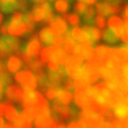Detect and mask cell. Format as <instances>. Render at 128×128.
Instances as JSON below:
<instances>
[{"label":"cell","instance_id":"1","mask_svg":"<svg viewBox=\"0 0 128 128\" xmlns=\"http://www.w3.org/2000/svg\"><path fill=\"white\" fill-rule=\"evenodd\" d=\"M15 80L18 83H20V87H22L23 91H32L38 86L37 79H36V76L33 75V72L29 68L19 72H15Z\"/></svg>","mask_w":128,"mask_h":128},{"label":"cell","instance_id":"2","mask_svg":"<svg viewBox=\"0 0 128 128\" xmlns=\"http://www.w3.org/2000/svg\"><path fill=\"white\" fill-rule=\"evenodd\" d=\"M20 48H22V49L25 50V53L27 54V56H30L32 59H36V57L40 54L41 49H42L41 48V41L37 38V34H36V33H32L29 40L26 41V44L22 45Z\"/></svg>","mask_w":128,"mask_h":128},{"label":"cell","instance_id":"3","mask_svg":"<svg viewBox=\"0 0 128 128\" xmlns=\"http://www.w3.org/2000/svg\"><path fill=\"white\" fill-rule=\"evenodd\" d=\"M6 96V104L7 105H12L14 102L19 104L23 100V90L18 84H8L4 91Z\"/></svg>","mask_w":128,"mask_h":128},{"label":"cell","instance_id":"4","mask_svg":"<svg viewBox=\"0 0 128 128\" xmlns=\"http://www.w3.org/2000/svg\"><path fill=\"white\" fill-rule=\"evenodd\" d=\"M8 34L14 37H23L27 36V29L23 20H8Z\"/></svg>","mask_w":128,"mask_h":128},{"label":"cell","instance_id":"5","mask_svg":"<svg viewBox=\"0 0 128 128\" xmlns=\"http://www.w3.org/2000/svg\"><path fill=\"white\" fill-rule=\"evenodd\" d=\"M49 27L52 29V32L54 34H64V33L68 30V25H67V20L63 19L62 16H56L53 19V22L49 25Z\"/></svg>","mask_w":128,"mask_h":128},{"label":"cell","instance_id":"6","mask_svg":"<svg viewBox=\"0 0 128 128\" xmlns=\"http://www.w3.org/2000/svg\"><path fill=\"white\" fill-rule=\"evenodd\" d=\"M82 29H83L84 32L89 34L91 45H96L97 42L101 40V30H100L98 27H96V26H93V25H89V23H84V25L82 26Z\"/></svg>","mask_w":128,"mask_h":128},{"label":"cell","instance_id":"7","mask_svg":"<svg viewBox=\"0 0 128 128\" xmlns=\"http://www.w3.org/2000/svg\"><path fill=\"white\" fill-rule=\"evenodd\" d=\"M3 40H4L6 42V46H7L8 52H12V53H15V52H18L20 49V46H22V44H20V40L19 37H14V36H2Z\"/></svg>","mask_w":128,"mask_h":128},{"label":"cell","instance_id":"8","mask_svg":"<svg viewBox=\"0 0 128 128\" xmlns=\"http://www.w3.org/2000/svg\"><path fill=\"white\" fill-rule=\"evenodd\" d=\"M6 66H7V71L10 74H15L22 68V60L16 54H10L7 62H6Z\"/></svg>","mask_w":128,"mask_h":128},{"label":"cell","instance_id":"9","mask_svg":"<svg viewBox=\"0 0 128 128\" xmlns=\"http://www.w3.org/2000/svg\"><path fill=\"white\" fill-rule=\"evenodd\" d=\"M40 41L45 45H53V40H54V33L52 32V29L49 26H44L38 33Z\"/></svg>","mask_w":128,"mask_h":128},{"label":"cell","instance_id":"10","mask_svg":"<svg viewBox=\"0 0 128 128\" xmlns=\"http://www.w3.org/2000/svg\"><path fill=\"white\" fill-rule=\"evenodd\" d=\"M71 37L74 38L75 42H90V37L82 27L79 26H74V29L71 30ZM91 44V42H90Z\"/></svg>","mask_w":128,"mask_h":128},{"label":"cell","instance_id":"11","mask_svg":"<svg viewBox=\"0 0 128 128\" xmlns=\"http://www.w3.org/2000/svg\"><path fill=\"white\" fill-rule=\"evenodd\" d=\"M90 101H91V98L86 94V91L76 90V93H75V105L76 106L83 108V109H87L89 105H90Z\"/></svg>","mask_w":128,"mask_h":128},{"label":"cell","instance_id":"12","mask_svg":"<svg viewBox=\"0 0 128 128\" xmlns=\"http://www.w3.org/2000/svg\"><path fill=\"white\" fill-rule=\"evenodd\" d=\"M67 57H68V53L63 49V48H53L52 50V56H50V62H54V63H59L60 66H64Z\"/></svg>","mask_w":128,"mask_h":128},{"label":"cell","instance_id":"13","mask_svg":"<svg viewBox=\"0 0 128 128\" xmlns=\"http://www.w3.org/2000/svg\"><path fill=\"white\" fill-rule=\"evenodd\" d=\"M64 42H63V49L67 52V53H74V49H75V45H76V42L74 41V38L71 37V33L67 30L66 33H64Z\"/></svg>","mask_w":128,"mask_h":128},{"label":"cell","instance_id":"14","mask_svg":"<svg viewBox=\"0 0 128 128\" xmlns=\"http://www.w3.org/2000/svg\"><path fill=\"white\" fill-rule=\"evenodd\" d=\"M56 100L62 104V105H70V102L72 101V93L68 90L59 89L56 93Z\"/></svg>","mask_w":128,"mask_h":128},{"label":"cell","instance_id":"15","mask_svg":"<svg viewBox=\"0 0 128 128\" xmlns=\"http://www.w3.org/2000/svg\"><path fill=\"white\" fill-rule=\"evenodd\" d=\"M96 12L102 16H110L112 15V6L104 2H97L96 3Z\"/></svg>","mask_w":128,"mask_h":128},{"label":"cell","instance_id":"16","mask_svg":"<svg viewBox=\"0 0 128 128\" xmlns=\"http://www.w3.org/2000/svg\"><path fill=\"white\" fill-rule=\"evenodd\" d=\"M53 11L59 14H66L70 10V2L68 0H54L53 2Z\"/></svg>","mask_w":128,"mask_h":128},{"label":"cell","instance_id":"17","mask_svg":"<svg viewBox=\"0 0 128 128\" xmlns=\"http://www.w3.org/2000/svg\"><path fill=\"white\" fill-rule=\"evenodd\" d=\"M15 2L16 0H0V11L11 15L15 11Z\"/></svg>","mask_w":128,"mask_h":128},{"label":"cell","instance_id":"18","mask_svg":"<svg viewBox=\"0 0 128 128\" xmlns=\"http://www.w3.org/2000/svg\"><path fill=\"white\" fill-rule=\"evenodd\" d=\"M101 36H102V40L106 42V44H116V42L118 41V37L114 34V32L112 29H105L104 32L101 33Z\"/></svg>","mask_w":128,"mask_h":128},{"label":"cell","instance_id":"19","mask_svg":"<svg viewBox=\"0 0 128 128\" xmlns=\"http://www.w3.org/2000/svg\"><path fill=\"white\" fill-rule=\"evenodd\" d=\"M106 25L109 26V29H112L113 32H116L117 29L123 27V19H121L118 15H110L108 19V23Z\"/></svg>","mask_w":128,"mask_h":128},{"label":"cell","instance_id":"20","mask_svg":"<svg viewBox=\"0 0 128 128\" xmlns=\"http://www.w3.org/2000/svg\"><path fill=\"white\" fill-rule=\"evenodd\" d=\"M62 18H63V19H66L67 23H70L71 26H79V25H80V16H79V14H76V12L62 14Z\"/></svg>","mask_w":128,"mask_h":128},{"label":"cell","instance_id":"21","mask_svg":"<svg viewBox=\"0 0 128 128\" xmlns=\"http://www.w3.org/2000/svg\"><path fill=\"white\" fill-rule=\"evenodd\" d=\"M4 114H6V117H7V120L11 121V123H14V121L18 118V116H19V113H18V110H16V108H15V106H12V105H7V104H6Z\"/></svg>","mask_w":128,"mask_h":128},{"label":"cell","instance_id":"22","mask_svg":"<svg viewBox=\"0 0 128 128\" xmlns=\"http://www.w3.org/2000/svg\"><path fill=\"white\" fill-rule=\"evenodd\" d=\"M83 15V20L84 23H89V25H93V20H94V16H96V8L94 7H86V10H84V12L82 14Z\"/></svg>","mask_w":128,"mask_h":128},{"label":"cell","instance_id":"23","mask_svg":"<svg viewBox=\"0 0 128 128\" xmlns=\"http://www.w3.org/2000/svg\"><path fill=\"white\" fill-rule=\"evenodd\" d=\"M15 127L18 128H33L32 127V120H29L27 117H25L23 114H19L18 116V118L14 121Z\"/></svg>","mask_w":128,"mask_h":128},{"label":"cell","instance_id":"24","mask_svg":"<svg viewBox=\"0 0 128 128\" xmlns=\"http://www.w3.org/2000/svg\"><path fill=\"white\" fill-rule=\"evenodd\" d=\"M114 114L117 118H126L128 116V105H126V104H118V105H116Z\"/></svg>","mask_w":128,"mask_h":128},{"label":"cell","instance_id":"25","mask_svg":"<svg viewBox=\"0 0 128 128\" xmlns=\"http://www.w3.org/2000/svg\"><path fill=\"white\" fill-rule=\"evenodd\" d=\"M54 46H52V45H46V46L44 48V49H41L40 52V54H41V62L42 63H49L50 62V56H52V50H53Z\"/></svg>","mask_w":128,"mask_h":128},{"label":"cell","instance_id":"26","mask_svg":"<svg viewBox=\"0 0 128 128\" xmlns=\"http://www.w3.org/2000/svg\"><path fill=\"white\" fill-rule=\"evenodd\" d=\"M27 68L30 70L32 72H38L41 71L42 68H44V63L41 62V60H37V59H32V62H30L29 64H27Z\"/></svg>","mask_w":128,"mask_h":128},{"label":"cell","instance_id":"27","mask_svg":"<svg viewBox=\"0 0 128 128\" xmlns=\"http://www.w3.org/2000/svg\"><path fill=\"white\" fill-rule=\"evenodd\" d=\"M29 6H30V0H16L15 2V10L25 12V11H27Z\"/></svg>","mask_w":128,"mask_h":128},{"label":"cell","instance_id":"28","mask_svg":"<svg viewBox=\"0 0 128 128\" xmlns=\"http://www.w3.org/2000/svg\"><path fill=\"white\" fill-rule=\"evenodd\" d=\"M94 26L98 27L100 30L101 29H105L106 27V20H105V16H102V15H96L94 16V20H93Z\"/></svg>","mask_w":128,"mask_h":128},{"label":"cell","instance_id":"29","mask_svg":"<svg viewBox=\"0 0 128 128\" xmlns=\"http://www.w3.org/2000/svg\"><path fill=\"white\" fill-rule=\"evenodd\" d=\"M86 7H87V4L86 3H83L82 0H78V2H75V4H74V11L76 14H83L84 12V10H86Z\"/></svg>","mask_w":128,"mask_h":128},{"label":"cell","instance_id":"30","mask_svg":"<svg viewBox=\"0 0 128 128\" xmlns=\"http://www.w3.org/2000/svg\"><path fill=\"white\" fill-rule=\"evenodd\" d=\"M64 42V36L62 34H54V40H53V46L56 48H62Z\"/></svg>","mask_w":128,"mask_h":128},{"label":"cell","instance_id":"31","mask_svg":"<svg viewBox=\"0 0 128 128\" xmlns=\"http://www.w3.org/2000/svg\"><path fill=\"white\" fill-rule=\"evenodd\" d=\"M45 96H46V98L48 100H54L56 98V93H57V90L56 89H52V87H49V89H45Z\"/></svg>","mask_w":128,"mask_h":128},{"label":"cell","instance_id":"32","mask_svg":"<svg viewBox=\"0 0 128 128\" xmlns=\"http://www.w3.org/2000/svg\"><path fill=\"white\" fill-rule=\"evenodd\" d=\"M59 67H60L59 63L49 62V63H48V66H46V71H57V70H59Z\"/></svg>","mask_w":128,"mask_h":128},{"label":"cell","instance_id":"33","mask_svg":"<svg viewBox=\"0 0 128 128\" xmlns=\"http://www.w3.org/2000/svg\"><path fill=\"white\" fill-rule=\"evenodd\" d=\"M0 34L2 36H7L8 34V22L0 25Z\"/></svg>","mask_w":128,"mask_h":128},{"label":"cell","instance_id":"34","mask_svg":"<svg viewBox=\"0 0 128 128\" xmlns=\"http://www.w3.org/2000/svg\"><path fill=\"white\" fill-rule=\"evenodd\" d=\"M101 2L108 3V4H110V6H121L124 0H101Z\"/></svg>","mask_w":128,"mask_h":128},{"label":"cell","instance_id":"35","mask_svg":"<svg viewBox=\"0 0 128 128\" xmlns=\"http://www.w3.org/2000/svg\"><path fill=\"white\" fill-rule=\"evenodd\" d=\"M4 110H6V102H0V116L4 114Z\"/></svg>","mask_w":128,"mask_h":128},{"label":"cell","instance_id":"36","mask_svg":"<svg viewBox=\"0 0 128 128\" xmlns=\"http://www.w3.org/2000/svg\"><path fill=\"white\" fill-rule=\"evenodd\" d=\"M82 2L86 3L87 6H93V4H96V3L98 2V0H82Z\"/></svg>","mask_w":128,"mask_h":128},{"label":"cell","instance_id":"37","mask_svg":"<svg viewBox=\"0 0 128 128\" xmlns=\"http://www.w3.org/2000/svg\"><path fill=\"white\" fill-rule=\"evenodd\" d=\"M49 2V0H30V3H33V4H41V3H46Z\"/></svg>","mask_w":128,"mask_h":128},{"label":"cell","instance_id":"38","mask_svg":"<svg viewBox=\"0 0 128 128\" xmlns=\"http://www.w3.org/2000/svg\"><path fill=\"white\" fill-rule=\"evenodd\" d=\"M3 86H4V84H3L2 82H0V101H2L3 96H4V91H3Z\"/></svg>","mask_w":128,"mask_h":128},{"label":"cell","instance_id":"39","mask_svg":"<svg viewBox=\"0 0 128 128\" xmlns=\"http://www.w3.org/2000/svg\"><path fill=\"white\" fill-rule=\"evenodd\" d=\"M124 16L128 19V4L126 6V8H124Z\"/></svg>","mask_w":128,"mask_h":128},{"label":"cell","instance_id":"40","mask_svg":"<svg viewBox=\"0 0 128 128\" xmlns=\"http://www.w3.org/2000/svg\"><path fill=\"white\" fill-rule=\"evenodd\" d=\"M3 126H4V120H3V117L0 116V128H2Z\"/></svg>","mask_w":128,"mask_h":128},{"label":"cell","instance_id":"41","mask_svg":"<svg viewBox=\"0 0 128 128\" xmlns=\"http://www.w3.org/2000/svg\"><path fill=\"white\" fill-rule=\"evenodd\" d=\"M12 128H18V127H15V126H14V127H12Z\"/></svg>","mask_w":128,"mask_h":128}]
</instances>
